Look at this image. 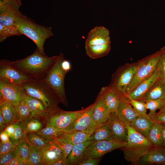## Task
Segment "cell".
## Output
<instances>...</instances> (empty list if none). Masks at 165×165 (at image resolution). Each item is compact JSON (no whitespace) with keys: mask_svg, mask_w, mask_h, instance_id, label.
<instances>
[{"mask_svg":"<svg viewBox=\"0 0 165 165\" xmlns=\"http://www.w3.org/2000/svg\"><path fill=\"white\" fill-rule=\"evenodd\" d=\"M162 134L163 138V143L162 146L165 147V124H163V125Z\"/></svg>","mask_w":165,"mask_h":165,"instance_id":"db71d44e","label":"cell"},{"mask_svg":"<svg viewBox=\"0 0 165 165\" xmlns=\"http://www.w3.org/2000/svg\"><path fill=\"white\" fill-rule=\"evenodd\" d=\"M107 122L114 139L121 142H127L128 132L127 125L119 119L115 112L110 113Z\"/></svg>","mask_w":165,"mask_h":165,"instance_id":"5bb4252c","label":"cell"},{"mask_svg":"<svg viewBox=\"0 0 165 165\" xmlns=\"http://www.w3.org/2000/svg\"><path fill=\"white\" fill-rule=\"evenodd\" d=\"M26 163L27 165H44L41 149L30 145V152Z\"/></svg>","mask_w":165,"mask_h":165,"instance_id":"836d02e7","label":"cell"},{"mask_svg":"<svg viewBox=\"0 0 165 165\" xmlns=\"http://www.w3.org/2000/svg\"><path fill=\"white\" fill-rule=\"evenodd\" d=\"M127 144V142H121L114 139L92 143L87 147L82 160L90 157L100 158L106 153L123 148Z\"/></svg>","mask_w":165,"mask_h":165,"instance_id":"30bf717a","label":"cell"},{"mask_svg":"<svg viewBox=\"0 0 165 165\" xmlns=\"http://www.w3.org/2000/svg\"><path fill=\"white\" fill-rule=\"evenodd\" d=\"M0 112L8 124L15 121V107L10 103L7 101L0 102Z\"/></svg>","mask_w":165,"mask_h":165,"instance_id":"4dcf8cb0","label":"cell"},{"mask_svg":"<svg viewBox=\"0 0 165 165\" xmlns=\"http://www.w3.org/2000/svg\"><path fill=\"white\" fill-rule=\"evenodd\" d=\"M138 163L165 164V147H154L144 155Z\"/></svg>","mask_w":165,"mask_h":165,"instance_id":"7402d4cb","label":"cell"},{"mask_svg":"<svg viewBox=\"0 0 165 165\" xmlns=\"http://www.w3.org/2000/svg\"><path fill=\"white\" fill-rule=\"evenodd\" d=\"M127 125L128 130L127 144L120 149L123 152L125 159L135 164L138 163L148 151L155 147L147 138Z\"/></svg>","mask_w":165,"mask_h":165,"instance_id":"3957f363","label":"cell"},{"mask_svg":"<svg viewBox=\"0 0 165 165\" xmlns=\"http://www.w3.org/2000/svg\"><path fill=\"white\" fill-rule=\"evenodd\" d=\"M165 97V79L160 78L156 80L145 94L141 101H149Z\"/></svg>","mask_w":165,"mask_h":165,"instance_id":"cb8c5ba5","label":"cell"},{"mask_svg":"<svg viewBox=\"0 0 165 165\" xmlns=\"http://www.w3.org/2000/svg\"><path fill=\"white\" fill-rule=\"evenodd\" d=\"M16 0L19 3H21V0Z\"/></svg>","mask_w":165,"mask_h":165,"instance_id":"9f6ffc18","label":"cell"},{"mask_svg":"<svg viewBox=\"0 0 165 165\" xmlns=\"http://www.w3.org/2000/svg\"><path fill=\"white\" fill-rule=\"evenodd\" d=\"M94 103L81 110L73 121L62 131L68 132L76 130L92 134L97 128L93 120Z\"/></svg>","mask_w":165,"mask_h":165,"instance_id":"ba28073f","label":"cell"},{"mask_svg":"<svg viewBox=\"0 0 165 165\" xmlns=\"http://www.w3.org/2000/svg\"><path fill=\"white\" fill-rule=\"evenodd\" d=\"M15 25L22 35L34 42L41 53L46 55L44 51V43L47 39L53 35L51 27L38 24L23 14L16 19Z\"/></svg>","mask_w":165,"mask_h":165,"instance_id":"7a4b0ae2","label":"cell"},{"mask_svg":"<svg viewBox=\"0 0 165 165\" xmlns=\"http://www.w3.org/2000/svg\"><path fill=\"white\" fill-rule=\"evenodd\" d=\"M92 142L87 141L73 145L72 151L67 158V165H78L81 161L87 147Z\"/></svg>","mask_w":165,"mask_h":165,"instance_id":"d4e9b609","label":"cell"},{"mask_svg":"<svg viewBox=\"0 0 165 165\" xmlns=\"http://www.w3.org/2000/svg\"><path fill=\"white\" fill-rule=\"evenodd\" d=\"M61 67L63 70L67 73L71 69V64L69 61L64 58L62 61Z\"/></svg>","mask_w":165,"mask_h":165,"instance_id":"c3c4849f","label":"cell"},{"mask_svg":"<svg viewBox=\"0 0 165 165\" xmlns=\"http://www.w3.org/2000/svg\"><path fill=\"white\" fill-rule=\"evenodd\" d=\"M38 117L31 116L21 121L22 126L27 133L37 132L42 129V124Z\"/></svg>","mask_w":165,"mask_h":165,"instance_id":"f546056e","label":"cell"},{"mask_svg":"<svg viewBox=\"0 0 165 165\" xmlns=\"http://www.w3.org/2000/svg\"><path fill=\"white\" fill-rule=\"evenodd\" d=\"M165 112V105L163 108L160 110L159 112Z\"/></svg>","mask_w":165,"mask_h":165,"instance_id":"11a10c76","label":"cell"},{"mask_svg":"<svg viewBox=\"0 0 165 165\" xmlns=\"http://www.w3.org/2000/svg\"><path fill=\"white\" fill-rule=\"evenodd\" d=\"M0 139L2 143L10 141L9 137L5 131H1L0 134Z\"/></svg>","mask_w":165,"mask_h":165,"instance_id":"681fc988","label":"cell"},{"mask_svg":"<svg viewBox=\"0 0 165 165\" xmlns=\"http://www.w3.org/2000/svg\"><path fill=\"white\" fill-rule=\"evenodd\" d=\"M126 97L135 111L139 115L146 114L147 108L145 102L133 99L127 95Z\"/></svg>","mask_w":165,"mask_h":165,"instance_id":"ab89813d","label":"cell"},{"mask_svg":"<svg viewBox=\"0 0 165 165\" xmlns=\"http://www.w3.org/2000/svg\"><path fill=\"white\" fill-rule=\"evenodd\" d=\"M100 161V158L90 157L82 160L78 165H97Z\"/></svg>","mask_w":165,"mask_h":165,"instance_id":"ee69618b","label":"cell"},{"mask_svg":"<svg viewBox=\"0 0 165 165\" xmlns=\"http://www.w3.org/2000/svg\"><path fill=\"white\" fill-rule=\"evenodd\" d=\"M25 99L29 108L31 116L45 117L50 115L55 110L48 108L40 100L28 95H27Z\"/></svg>","mask_w":165,"mask_h":165,"instance_id":"603a6c76","label":"cell"},{"mask_svg":"<svg viewBox=\"0 0 165 165\" xmlns=\"http://www.w3.org/2000/svg\"><path fill=\"white\" fill-rule=\"evenodd\" d=\"M99 94L101 97L108 112L110 113L116 112L119 101L116 94L108 86L102 87Z\"/></svg>","mask_w":165,"mask_h":165,"instance_id":"ffe728a7","label":"cell"},{"mask_svg":"<svg viewBox=\"0 0 165 165\" xmlns=\"http://www.w3.org/2000/svg\"><path fill=\"white\" fill-rule=\"evenodd\" d=\"M91 134L79 130L68 132L63 131L57 138H62L68 142L74 145L88 141Z\"/></svg>","mask_w":165,"mask_h":165,"instance_id":"4316f807","label":"cell"},{"mask_svg":"<svg viewBox=\"0 0 165 165\" xmlns=\"http://www.w3.org/2000/svg\"><path fill=\"white\" fill-rule=\"evenodd\" d=\"M139 65V61L127 63L119 67L112 76L109 87L118 96L119 99L126 97L127 90Z\"/></svg>","mask_w":165,"mask_h":165,"instance_id":"8992f818","label":"cell"},{"mask_svg":"<svg viewBox=\"0 0 165 165\" xmlns=\"http://www.w3.org/2000/svg\"><path fill=\"white\" fill-rule=\"evenodd\" d=\"M64 58L61 53L46 77L43 79L53 90L61 102L68 105L64 86V80L66 72L63 70L61 63Z\"/></svg>","mask_w":165,"mask_h":165,"instance_id":"52a82bcc","label":"cell"},{"mask_svg":"<svg viewBox=\"0 0 165 165\" xmlns=\"http://www.w3.org/2000/svg\"><path fill=\"white\" fill-rule=\"evenodd\" d=\"M5 130L8 135L9 138L12 137L15 131L13 123L8 125L5 129Z\"/></svg>","mask_w":165,"mask_h":165,"instance_id":"7dc6e473","label":"cell"},{"mask_svg":"<svg viewBox=\"0 0 165 165\" xmlns=\"http://www.w3.org/2000/svg\"><path fill=\"white\" fill-rule=\"evenodd\" d=\"M67 165V158H63L58 160L54 162L52 165Z\"/></svg>","mask_w":165,"mask_h":165,"instance_id":"816d5d0a","label":"cell"},{"mask_svg":"<svg viewBox=\"0 0 165 165\" xmlns=\"http://www.w3.org/2000/svg\"><path fill=\"white\" fill-rule=\"evenodd\" d=\"M44 165H52L57 160L65 158L64 152L53 141H50L41 149Z\"/></svg>","mask_w":165,"mask_h":165,"instance_id":"ac0fdd59","label":"cell"},{"mask_svg":"<svg viewBox=\"0 0 165 165\" xmlns=\"http://www.w3.org/2000/svg\"><path fill=\"white\" fill-rule=\"evenodd\" d=\"M119 99V106L115 114L121 121L128 125L139 115L135 111L126 97Z\"/></svg>","mask_w":165,"mask_h":165,"instance_id":"e0dca14e","label":"cell"},{"mask_svg":"<svg viewBox=\"0 0 165 165\" xmlns=\"http://www.w3.org/2000/svg\"><path fill=\"white\" fill-rule=\"evenodd\" d=\"M21 5L16 0H0V24L15 25L16 19L23 14L19 10Z\"/></svg>","mask_w":165,"mask_h":165,"instance_id":"7c38bea8","label":"cell"},{"mask_svg":"<svg viewBox=\"0 0 165 165\" xmlns=\"http://www.w3.org/2000/svg\"><path fill=\"white\" fill-rule=\"evenodd\" d=\"M62 132L57 130L51 126L46 125L45 127L36 133L38 135L50 141L54 138L58 137Z\"/></svg>","mask_w":165,"mask_h":165,"instance_id":"8d00e7d4","label":"cell"},{"mask_svg":"<svg viewBox=\"0 0 165 165\" xmlns=\"http://www.w3.org/2000/svg\"><path fill=\"white\" fill-rule=\"evenodd\" d=\"M12 123L14 127L15 131L13 136L9 139L16 146L25 139L27 133L22 126L21 121H15Z\"/></svg>","mask_w":165,"mask_h":165,"instance_id":"d6a6232c","label":"cell"},{"mask_svg":"<svg viewBox=\"0 0 165 165\" xmlns=\"http://www.w3.org/2000/svg\"><path fill=\"white\" fill-rule=\"evenodd\" d=\"M163 54L160 49L139 60V65L127 90V95L143 81L151 76L158 68Z\"/></svg>","mask_w":165,"mask_h":165,"instance_id":"5b68a950","label":"cell"},{"mask_svg":"<svg viewBox=\"0 0 165 165\" xmlns=\"http://www.w3.org/2000/svg\"><path fill=\"white\" fill-rule=\"evenodd\" d=\"M160 78L163 77L160 68L158 67L151 76L140 83L127 95L133 99L141 101L155 81Z\"/></svg>","mask_w":165,"mask_h":165,"instance_id":"9a60e30c","label":"cell"},{"mask_svg":"<svg viewBox=\"0 0 165 165\" xmlns=\"http://www.w3.org/2000/svg\"><path fill=\"white\" fill-rule=\"evenodd\" d=\"M27 95L22 85L0 78V102L7 101L15 106L24 100Z\"/></svg>","mask_w":165,"mask_h":165,"instance_id":"9c48e42d","label":"cell"},{"mask_svg":"<svg viewBox=\"0 0 165 165\" xmlns=\"http://www.w3.org/2000/svg\"><path fill=\"white\" fill-rule=\"evenodd\" d=\"M151 117L154 121L165 124V112H159Z\"/></svg>","mask_w":165,"mask_h":165,"instance_id":"f6af8a7d","label":"cell"},{"mask_svg":"<svg viewBox=\"0 0 165 165\" xmlns=\"http://www.w3.org/2000/svg\"><path fill=\"white\" fill-rule=\"evenodd\" d=\"M113 139H114L110 128L106 122L99 125L90 136L88 140L93 143L99 141Z\"/></svg>","mask_w":165,"mask_h":165,"instance_id":"484cf974","label":"cell"},{"mask_svg":"<svg viewBox=\"0 0 165 165\" xmlns=\"http://www.w3.org/2000/svg\"><path fill=\"white\" fill-rule=\"evenodd\" d=\"M30 148V145L25 139L16 146L15 151L16 155L20 157L26 162L29 155Z\"/></svg>","mask_w":165,"mask_h":165,"instance_id":"f35d334b","label":"cell"},{"mask_svg":"<svg viewBox=\"0 0 165 165\" xmlns=\"http://www.w3.org/2000/svg\"><path fill=\"white\" fill-rule=\"evenodd\" d=\"M22 34L15 25L5 26L0 24V42H2L8 37Z\"/></svg>","mask_w":165,"mask_h":165,"instance_id":"d590c367","label":"cell"},{"mask_svg":"<svg viewBox=\"0 0 165 165\" xmlns=\"http://www.w3.org/2000/svg\"><path fill=\"white\" fill-rule=\"evenodd\" d=\"M109 43H111L109 30L103 26H97L88 33L85 46H97Z\"/></svg>","mask_w":165,"mask_h":165,"instance_id":"2e32d148","label":"cell"},{"mask_svg":"<svg viewBox=\"0 0 165 165\" xmlns=\"http://www.w3.org/2000/svg\"><path fill=\"white\" fill-rule=\"evenodd\" d=\"M16 156L15 150L0 157V165H9L11 160Z\"/></svg>","mask_w":165,"mask_h":165,"instance_id":"7bdbcfd3","label":"cell"},{"mask_svg":"<svg viewBox=\"0 0 165 165\" xmlns=\"http://www.w3.org/2000/svg\"><path fill=\"white\" fill-rule=\"evenodd\" d=\"M22 159L20 157L16 155L11 160L9 165H17L18 162Z\"/></svg>","mask_w":165,"mask_h":165,"instance_id":"f5cc1de1","label":"cell"},{"mask_svg":"<svg viewBox=\"0 0 165 165\" xmlns=\"http://www.w3.org/2000/svg\"><path fill=\"white\" fill-rule=\"evenodd\" d=\"M147 109L149 110L148 115L150 116L155 115L157 109L161 110L165 105V97L158 99L148 101L145 102Z\"/></svg>","mask_w":165,"mask_h":165,"instance_id":"74e56055","label":"cell"},{"mask_svg":"<svg viewBox=\"0 0 165 165\" xmlns=\"http://www.w3.org/2000/svg\"><path fill=\"white\" fill-rule=\"evenodd\" d=\"M80 110L66 111L58 108L50 115L46 125L51 126L59 131H63L73 121Z\"/></svg>","mask_w":165,"mask_h":165,"instance_id":"4fadbf2b","label":"cell"},{"mask_svg":"<svg viewBox=\"0 0 165 165\" xmlns=\"http://www.w3.org/2000/svg\"><path fill=\"white\" fill-rule=\"evenodd\" d=\"M87 55L90 58L96 59L107 55L110 52L111 43L100 46H85Z\"/></svg>","mask_w":165,"mask_h":165,"instance_id":"f1b7e54d","label":"cell"},{"mask_svg":"<svg viewBox=\"0 0 165 165\" xmlns=\"http://www.w3.org/2000/svg\"><path fill=\"white\" fill-rule=\"evenodd\" d=\"M28 95L40 100L48 108L55 110L61 102L51 87L43 79L35 80L23 85Z\"/></svg>","mask_w":165,"mask_h":165,"instance_id":"277c9868","label":"cell"},{"mask_svg":"<svg viewBox=\"0 0 165 165\" xmlns=\"http://www.w3.org/2000/svg\"><path fill=\"white\" fill-rule=\"evenodd\" d=\"M53 141L64 152L65 157L67 158L71 152L73 145L60 138H55Z\"/></svg>","mask_w":165,"mask_h":165,"instance_id":"60d3db41","label":"cell"},{"mask_svg":"<svg viewBox=\"0 0 165 165\" xmlns=\"http://www.w3.org/2000/svg\"><path fill=\"white\" fill-rule=\"evenodd\" d=\"M93 120L97 128L99 125L108 121L110 113L107 110L102 98L98 94L94 103Z\"/></svg>","mask_w":165,"mask_h":165,"instance_id":"d6986e66","label":"cell"},{"mask_svg":"<svg viewBox=\"0 0 165 165\" xmlns=\"http://www.w3.org/2000/svg\"><path fill=\"white\" fill-rule=\"evenodd\" d=\"M163 50V54L161 56L158 67L161 69L163 78L165 79V46L161 48Z\"/></svg>","mask_w":165,"mask_h":165,"instance_id":"bcb514c9","label":"cell"},{"mask_svg":"<svg viewBox=\"0 0 165 165\" xmlns=\"http://www.w3.org/2000/svg\"><path fill=\"white\" fill-rule=\"evenodd\" d=\"M154 121L147 113L139 115L128 125L147 138Z\"/></svg>","mask_w":165,"mask_h":165,"instance_id":"44dd1931","label":"cell"},{"mask_svg":"<svg viewBox=\"0 0 165 165\" xmlns=\"http://www.w3.org/2000/svg\"><path fill=\"white\" fill-rule=\"evenodd\" d=\"M58 56L49 57L41 53L37 48L31 55L9 63L25 74L35 80L43 79L56 61Z\"/></svg>","mask_w":165,"mask_h":165,"instance_id":"6da1fadb","label":"cell"},{"mask_svg":"<svg viewBox=\"0 0 165 165\" xmlns=\"http://www.w3.org/2000/svg\"><path fill=\"white\" fill-rule=\"evenodd\" d=\"M163 124L154 121L147 137L155 147H163L162 129Z\"/></svg>","mask_w":165,"mask_h":165,"instance_id":"83f0119b","label":"cell"},{"mask_svg":"<svg viewBox=\"0 0 165 165\" xmlns=\"http://www.w3.org/2000/svg\"><path fill=\"white\" fill-rule=\"evenodd\" d=\"M0 78L20 85L35 80L14 67L6 59L0 61Z\"/></svg>","mask_w":165,"mask_h":165,"instance_id":"8fae6325","label":"cell"},{"mask_svg":"<svg viewBox=\"0 0 165 165\" xmlns=\"http://www.w3.org/2000/svg\"><path fill=\"white\" fill-rule=\"evenodd\" d=\"M16 146L13 144L10 141L5 142H0V157L8 153L10 151L15 149Z\"/></svg>","mask_w":165,"mask_h":165,"instance_id":"b9f144b4","label":"cell"},{"mask_svg":"<svg viewBox=\"0 0 165 165\" xmlns=\"http://www.w3.org/2000/svg\"><path fill=\"white\" fill-rule=\"evenodd\" d=\"M25 99L15 106V121H21L31 116L30 109Z\"/></svg>","mask_w":165,"mask_h":165,"instance_id":"1f68e13d","label":"cell"},{"mask_svg":"<svg viewBox=\"0 0 165 165\" xmlns=\"http://www.w3.org/2000/svg\"><path fill=\"white\" fill-rule=\"evenodd\" d=\"M25 139L30 145L40 149L50 142L34 133H27Z\"/></svg>","mask_w":165,"mask_h":165,"instance_id":"e575fe53","label":"cell"},{"mask_svg":"<svg viewBox=\"0 0 165 165\" xmlns=\"http://www.w3.org/2000/svg\"><path fill=\"white\" fill-rule=\"evenodd\" d=\"M8 124L1 112H0V128L1 132L5 128H6V127H6Z\"/></svg>","mask_w":165,"mask_h":165,"instance_id":"f907efd6","label":"cell"}]
</instances>
